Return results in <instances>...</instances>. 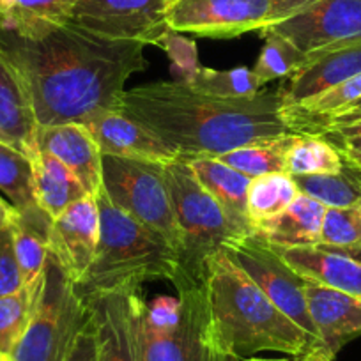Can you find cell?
I'll list each match as a JSON object with an SVG mask.
<instances>
[{
	"instance_id": "cell-31",
	"label": "cell",
	"mask_w": 361,
	"mask_h": 361,
	"mask_svg": "<svg viewBox=\"0 0 361 361\" xmlns=\"http://www.w3.org/2000/svg\"><path fill=\"white\" fill-rule=\"evenodd\" d=\"M39 286L41 282L36 286H23L18 293L0 298V356H11L25 333Z\"/></svg>"
},
{
	"instance_id": "cell-13",
	"label": "cell",
	"mask_w": 361,
	"mask_h": 361,
	"mask_svg": "<svg viewBox=\"0 0 361 361\" xmlns=\"http://www.w3.org/2000/svg\"><path fill=\"white\" fill-rule=\"evenodd\" d=\"M94 324L98 361H145L140 286H126L87 300Z\"/></svg>"
},
{
	"instance_id": "cell-23",
	"label": "cell",
	"mask_w": 361,
	"mask_h": 361,
	"mask_svg": "<svg viewBox=\"0 0 361 361\" xmlns=\"http://www.w3.org/2000/svg\"><path fill=\"white\" fill-rule=\"evenodd\" d=\"M34 183L37 204L51 220L69 206L90 197L75 173L50 152L39 151L34 161Z\"/></svg>"
},
{
	"instance_id": "cell-2",
	"label": "cell",
	"mask_w": 361,
	"mask_h": 361,
	"mask_svg": "<svg viewBox=\"0 0 361 361\" xmlns=\"http://www.w3.org/2000/svg\"><path fill=\"white\" fill-rule=\"evenodd\" d=\"M117 112L161 138L179 159L218 158L232 149L294 133L282 90L248 98H216L185 82H154L124 90Z\"/></svg>"
},
{
	"instance_id": "cell-15",
	"label": "cell",
	"mask_w": 361,
	"mask_h": 361,
	"mask_svg": "<svg viewBox=\"0 0 361 361\" xmlns=\"http://www.w3.org/2000/svg\"><path fill=\"white\" fill-rule=\"evenodd\" d=\"M305 296L326 361H333L345 343L361 335V298L308 280Z\"/></svg>"
},
{
	"instance_id": "cell-29",
	"label": "cell",
	"mask_w": 361,
	"mask_h": 361,
	"mask_svg": "<svg viewBox=\"0 0 361 361\" xmlns=\"http://www.w3.org/2000/svg\"><path fill=\"white\" fill-rule=\"evenodd\" d=\"M296 133H286L267 140L253 142L243 147L232 149L218 156L220 161L245 173L250 179L267 176V173L286 172V158ZM287 173V172H286Z\"/></svg>"
},
{
	"instance_id": "cell-33",
	"label": "cell",
	"mask_w": 361,
	"mask_h": 361,
	"mask_svg": "<svg viewBox=\"0 0 361 361\" xmlns=\"http://www.w3.org/2000/svg\"><path fill=\"white\" fill-rule=\"evenodd\" d=\"M188 85L216 98H248L262 90V83L259 82L253 69L246 68H234L228 71L200 68Z\"/></svg>"
},
{
	"instance_id": "cell-6",
	"label": "cell",
	"mask_w": 361,
	"mask_h": 361,
	"mask_svg": "<svg viewBox=\"0 0 361 361\" xmlns=\"http://www.w3.org/2000/svg\"><path fill=\"white\" fill-rule=\"evenodd\" d=\"M89 319V303L80 296L75 282L55 257L48 253L29 326L9 360L66 361Z\"/></svg>"
},
{
	"instance_id": "cell-18",
	"label": "cell",
	"mask_w": 361,
	"mask_h": 361,
	"mask_svg": "<svg viewBox=\"0 0 361 361\" xmlns=\"http://www.w3.org/2000/svg\"><path fill=\"white\" fill-rule=\"evenodd\" d=\"M361 73V43L324 54L307 55V62L289 78V83L280 87L283 106L322 94L338 83L347 82Z\"/></svg>"
},
{
	"instance_id": "cell-5",
	"label": "cell",
	"mask_w": 361,
	"mask_h": 361,
	"mask_svg": "<svg viewBox=\"0 0 361 361\" xmlns=\"http://www.w3.org/2000/svg\"><path fill=\"white\" fill-rule=\"evenodd\" d=\"M165 180L179 228V269L173 287L179 283H204L207 262L227 243L243 234L195 177L190 165L176 159L165 165Z\"/></svg>"
},
{
	"instance_id": "cell-25",
	"label": "cell",
	"mask_w": 361,
	"mask_h": 361,
	"mask_svg": "<svg viewBox=\"0 0 361 361\" xmlns=\"http://www.w3.org/2000/svg\"><path fill=\"white\" fill-rule=\"evenodd\" d=\"M0 195L18 213L43 211L36 199L34 163L13 145L0 140Z\"/></svg>"
},
{
	"instance_id": "cell-9",
	"label": "cell",
	"mask_w": 361,
	"mask_h": 361,
	"mask_svg": "<svg viewBox=\"0 0 361 361\" xmlns=\"http://www.w3.org/2000/svg\"><path fill=\"white\" fill-rule=\"evenodd\" d=\"M176 290L180 310L172 326L154 328L142 315L145 361H235L214 338L204 283H179Z\"/></svg>"
},
{
	"instance_id": "cell-8",
	"label": "cell",
	"mask_w": 361,
	"mask_h": 361,
	"mask_svg": "<svg viewBox=\"0 0 361 361\" xmlns=\"http://www.w3.org/2000/svg\"><path fill=\"white\" fill-rule=\"evenodd\" d=\"M102 188L110 202L179 252V228L165 180V165L103 154Z\"/></svg>"
},
{
	"instance_id": "cell-1",
	"label": "cell",
	"mask_w": 361,
	"mask_h": 361,
	"mask_svg": "<svg viewBox=\"0 0 361 361\" xmlns=\"http://www.w3.org/2000/svg\"><path fill=\"white\" fill-rule=\"evenodd\" d=\"M144 44L110 41L69 22L37 32L0 25V51L29 96L37 128L117 112L124 85L147 68Z\"/></svg>"
},
{
	"instance_id": "cell-28",
	"label": "cell",
	"mask_w": 361,
	"mask_h": 361,
	"mask_svg": "<svg viewBox=\"0 0 361 361\" xmlns=\"http://www.w3.org/2000/svg\"><path fill=\"white\" fill-rule=\"evenodd\" d=\"M76 0H0V25L16 32H37L69 18Z\"/></svg>"
},
{
	"instance_id": "cell-32",
	"label": "cell",
	"mask_w": 361,
	"mask_h": 361,
	"mask_svg": "<svg viewBox=\"0 0 361 361\" xmlns=\"http://www.w3.org/2000/svg\"><path fill=\"white\" fill-rule=\"evenodd\" d=\"M260 34L264 36L266 43L253 66V73L262 83V87L273 80L290 78L307 62V55L301 54L286 37L279 36L269 29L262 30Z\"/></svg>"
},
{
	"instance_id": "cell-24",
	"label": "cell",
	"mask_w": 361,
	"mask_h": 361,
	"mask_svg": "<svg viewBox=\"0 0 361 361\" xmlns=\"http://www.w3.org/2000/svg\"><path fill=\"white\" fill-rule=\"evenodd\" d=\"M51 218L44 211L34 214H22L16 211L11 221L13 243L25 286L41 282L48 259V231Z\"/></svg>"
},
{
	"instance_id": "cell-46",
	"label": "cell",
	"mask_w": 361,
	"mask_h": 361,
	"mask_svg": "<svg viewBox=\"0 0 361 361\" xmlns=\"http://www.w3.org/2000/svg\"><path fill=\"white\" fill-rule=\"evenodd\" d=\"M6 361H11V360H9V357H6Z\"/></svg>"
},
{
	"instance_id": "cell-43",
	"label": "cell",
	"mask_w": 361,
	"mask_h": 361,
	"mask_svg": "<svg viewBox=\"0 0 361 361\" xmlns=\"http://www.w3.org/2000/svg\"><path fill=\"white\" fill-rule=\"evenodd\" d=\"M241 361H286V360H260V357H246V360Z\"/></svg>"
},
{
	"instance_id": "cell-37",
	"label": "cell",
	"mask_w": 361,
	"mask_h": 361,
	"mask_svg": "<svg viewBox=\"0 0 361 361\" xmlns=\"http://www.w3.org/2000/svg\"><path fill=\"white\" fill-rule=\"evenodd\" d=\"M66 361H98V345H96V333L94 324H92V317L89 319V322L78 333Z\"/></svg>"
},
{
	"instance_id": "cell-10",
	"label": "cell",
	"mask_w": 361,
	"mask_h": 361,
	"mask_svg": "<svg viewBox=\"0 0 361 361\" xmlns=\"http://www.w3.org/2000/svg\"><path fill=\"white\" fill-rule=\"evenodd\" d=\"M221 252L241 267L243 273L266 294L271 303L319 342L305 296L307 280L283 260L275 246L255 234H248L227 243Z\"/></svg>"
},
{
	"instance_id": "cell-45",
	"label": "cell",
	"mask_w": 361,
	"mask_h": 361,
	"mask_svg": "<svg viewBox=\"0 0 361 361\" xmlns=\"http://www.w3.org/2000/svg\"><path fill=\"white\" fill-rule=\"evenodd\" d=\"M0 361H6V357H4V356H0Z\"/></svg>"
},
{
	"instance_id": "cell-34",
	"label": "cell",
	"mask_w": 361,
	"mask_h": 361,
	"mask_svg": "<svg viewBox=\"0 0 361 361\" xmlns=\"http://www.w3.org/2000/svg\"><path fill=\"white\" fill-rule=\"evenodd\" d=\"M328 246H357L361 245V209L328 207L322 221L321 243Z\"/></svg>"
},
{
	"instance_id": "cell-39",
	"label": "cell",
	"mask_w": 361,
	"mask_h": 361,
	"mask_svg": "<svg viewBox=\"0 0 361 361\" xmlns=\"http://www.w3.org/2000/svg\"><path fill=\"white\" fill-rule=\"evenodd\" d=\"M361 119V98L357 99V102H354L353 105L347 106L343 112H340L338 116L331 117V119L328 121V123L322 126V130L319 131V133H322L324 130H329V128H336V126H345V124H350V123H356V121ZM317 133V135H319Z\"/></svg>"
},
{
	"instance_id": "cell-40",
	"label": "cell",
	"mask_w": 361,
	"mask_h": 361,
	"mask_svg": "<svg viewBox=\"0 0 361 361\" xmlns=\"http://www.w3.org/2000/svg\"><path fill=\"white\" fill-rule=\"evenodd\" d=\"M319 135H333V137H340V138L361 137V119L356 121V123L345 124V126L329 128V130H324L322 133H319Z\"/></svg>"
},
{
	"instance_id": "cell-48",
	"label": "cell",
	"mask_w": 361,
	"mask_h": 361,
	"mask_svg": "<svg viewBox=\"0 0 361 361\" xmlns=\"http://www.w3.org/2000/svg\"><path fill=\"white\" fill-rule=\"evenodd\" d=\"M0 140H2V137H0ZM2 142H4V140H2Z\"/></svg>"
},
{
	"instance_id": "cell-14",
	"label": "cell",
	"mask_w": 361,
	"mask_h": 361,
	"mask_svg": "<svg viewBox=\"0 0 361 361\" xmlns=\"http://www.w3.org/2000/svg\"><path fill=\"white\" fill-rule=\"evenodd\" d=\"M98 243L99 209L92 195L69 206L51 220L48 250L75 283L94 260Z\"/></svg>"
},
{
	"instance_id": "cell-11",
	"label": "cell",
	"mask_w": 361,
	"mask_h": 361,
	"mask_svg": "<svg viewBox=\"0 0 361 361\" xmlns=\"http://www.w3.org/2000/svg\"><path fill=\"white\" fill-rule=\"evenodd\" d=\"M166 0H76L68 22L110 41L154 44L169 32Z\"/></svg>"
},
{
	"instance_id": "cell-12",
	"label": "cell",
	"mask_w": 361,
	"mask_h": 361,
	"mask_svg": "<svg viewBox=\"0 0 361 361\" xmlns=\"http://www.w3.org/2000/svg\"><path fill=\"white\" fill-rule=\"evenodd\" d=\"M269 30L286 37L305 55L360 44L361 0H315Z\"/></svg>"
},
{
	"instance_id": "cell-44",
	"label": "cell",
	"mask_w": 361,
	"mask_h": 361,
	"mask_svg": "<svg viewBox=\"0 0 361 361\" xmlns=\"http://www.w3.org/2000/svg\"><path fill=\"white\" fill-rule=\"evenodd\" d=\"M300 361H314V360H310V357H301Z\"/></svg>"
},
{
	"instance_id": "cell-36",
	"label": "cell",
	"mask_w": 361,
	"mask_h": 361,
	"mask_svg": "<svg viewBox=\"0 0 361 361\" xmlns=\"http://www.w3.org/2000/svg\"><path fill=\"white\" fill-rule=\"evenodd\" d=\"M25 286L15 253L11 227L0 231V298L18 293Z\"/></svg>"
},
{
	"instance_id": "cell-3",
	"label": "cell",
	"mask_w": 361,
	"mask_h": 361,
	"mask_svg": "<svg viewBox=\"0 0 361 361\" xmlns=\"http://www.w3.org/2000/svg\"><path fill=\"white\" fill-rule=\"evenodd\" d=\"M204 290L214 338L232 360L275 350L326 361L321 343L271 303L224 252L207 262Z\"/></svg>"
},
{
	"instance_id": "cell-27",
	"label": "cell",
	"mask_w": 361,
	"mask_h": 361,
	"mask_svg": "<svg viewBox=\"0 0 361 361\" xmlns=\"http://www.w3.org/2000/svg\"><path fill=\"white\" fill-rule=\"evenodd\" d=\"M300 195L293 177L286 172L267 173L250 180L246 195V216L253 227L279 216Z\"/></svg>"
},
{
	"instance_id": "cell-7",
	"label": "cell",
	"mask_w": 361,
	"mask_h": 361,
	"mask_svg": "<svg viewBox=\"0 0 361 361\" xmlns=\"http://www.w3.org/2000/svg\"><path fill=\"white\" fill-rule=\"evenodd\" d=\"M312 2L315 0H166L165 18L176 32L231 39L286 22Z\"/></svg>"
},
{
	"instance_id": "cell-41",
	"label": "cell",
	"mask_w": 361,
	"mask_h": 361,
	"mask_svg": "<svg viewBox=\"0 0 361 361\" xmlns=\"http://www.w3.org/2000/svg\"><path fill=\"white\" fill-rule=\"evenodd\" d=\"M16 209L4 199V197L0 195V231H4L6 227H9L15 218Z\"/></svg>"
},
{
	"instance_id": "cell-21",
	"label": "cell",
	"mask_w": 361,
	"mask_h": 361,
	"mask_svg": "<svg viewBox=\"0 0 361 361\" xmlns=\"http://www.w3.org/2000/svg\"><path fill=\"white\" fill-rule=\"evenodd\" d=\"M326 209L321 202L300 193L283 213L253 227L252 234L275 248L315 246L321 243Z\"/></svg>"
},
{
	"instance_id": "cell-42",
	"label": "cell",
	"mask_w": 361,
	"mask_h": 361,
	"mask_svg": "<svg viewBox=\"0 0 361 361\" xmlns=\"http://www.w3.org/2000/svg\"><path fill=\"white\" fill-rule=\"evenodd\" d=\"M317 246H322V248H326V250H331V252L342 253V255L349 257V259L356 260V262L361 264V245H357V246H328V245H317Z\"/></svg>"
},
{
	"instance_id": "cell-22",
	"label": "cell",
	"mask_w": 361,
	"mask_h": 361,
	"mask_svg": "<svg viewBox=\"0 0 361 361\" xmlns=\"http://www.w3.org/2000/svg\"><path fill=\"white\" fill-rule=\"evenodd\" d=\"M190 165L200 185L220 204L228 220L243 232L252 234V225L246 216V195L250 177L225 165L218 158H188L183 159Z\"/></svg>"
},
{
	"instance_id": "cell-20",
	"label": "cell",
	"mask_w": 361,
	"mask_h": 361,
	"mask_svg": "<svg viewBox=\"0 0 361 361\" xmlns=\"http://www.w3.org/2000/svg\"><path fill=\"white\" fill-rule=\"evenodd\" d=\"M276 250L308 282L361 298V264L356 260L317 245Z\"/></svg>"
},
{
	"instance_id": "cell-47",
	"label": "cell",
	"mask_w": 361,
	"mask_h": 361,
	"mask_svg": "<svg viewBox=\"0 0 361 361\" xmlns=\"http://www.w3.org/2000/svg\"><path fill=\"white\" fill-rule=\"evenodd\" d=\"M357 207H360V209H361V204H360V206H357Z\"/></svg>"
},
{
	"instance_id": "cell-30",
	"label": "cell",
	"mask_w": 361,
	"mask_h": 361,
	"mask_svg": "<svg viewBox=\"0 0 361 361\" xmlns=\"http://www.w3.org/2000/svg\"><path fill=\"white\" fill-rule=\"evenodd\" d=\"M343 165L342 154L331 142L308 133H296L286 158V172L289 176L336 173Z\"/></svg>"
},
{
	"instance_id": "cell-4",
	"label": "cell",
	"mask_w": 361,
	"mask_h": 361,
	"mask_svg": "<svg viewBox=\"0 0 361 361\" xmlns=\"http://www.w3.org/2000/svg\"><path fill=\"white\" fill-rule=\"evenodd\" d=\"M99 209V243L85 275L76 282L83 300L151 280L173 283L179 269L177 252L158 234L117 209L105 190L96 193Z\"/></svg>"
},
{
	"instance_id": "cell-35",
	"label": "cell",
	"mask_w": 361,
	"mask_h": 361,
	"mask_svg": "<svg viewBox=\"0 0 361 361\" xmlns=\"http://www.w3.org/2000/svg\"><path fill=\"white\" fill-rule=\"evenodd\" d=\"M158 47L166 51L172 64L180 73V82L188 83L199 73V69L202 68L199 62V55H197L195 41L186 39L180 32L170 29L163 36V39L159 41Z\"/></svg>"
},
{
	"instance_id": "cell-16",
	"label": "cell",
	"mask_w": 361,
	"mask_h": 361,
	"mask_svg": "<svg viewBox=\"0 0 361 361\" xmlns=\"http://www.w3.org/2000/svg\"><path fill=\"white\" fill-rule=\"evenodd\" d=\"M83 126L92 135L103 154L161 165L179 159L161 138L121 112L99 114L83 123Z\"/></svg>"
},
{
	"instance_id": "cell-26",
	"label": "cell",
	"mask_w": 361,
	"mask_h": 361,
	"mask_svg": "<svg viewBox=\"0 0 361 361\" xmlns=\"http://www.w3.org/2000/svg\"><path fill=\"white\" fill-rule=\"evenodd\" d=\"M301 195L317 200L326 207L345 209L361 204V172L350 165L336 173L290 176Z\"/></svg>"
},
{
	"instance_id": "cell-38",
	"label": "cell",
	"mask_w": 361,
	"mask_h": 361,
	"mask_svg": "<svg viewBox=\"0 0 361 361\" xmlns=\"http://www.w3.org/2000/svg\"><path fill=\"white\" fill-rule=\"evenodd\" d=\"M319 137L331 142V144L336 147V151L342 154L343 161L361 172V137L340 138V137H333V135H319Z\"/></svg>"
},
{
	"instance_id": "cell-17",
	"label": "cell",
	"mask_w": 361,
	"mask_h": 361,
	"mask_svg": "<svg viewBox=\"0 0 361 361\" xmlns=\"http://www.w3.org/2000/svg\"><path fill=\"white\" fill-rule=\"evenodd\" d=\"M37 147L61 159L85 186L89 195L96 197L102 190L103 152L83 124L37 128Z\"/></svg>"
},
{
	"instance_id": "cell-19",
	"label": "cell",
	"mask_w": 361,
	"mask_h": 361,
	"mask_svg": "<svg viewBox=\"0 0 361 361\" xmlns=\"http://www.w3.org/2000/svg\"><path fill=\"white\" fill-rule=\"evenodd\" d=\"M0 137L36 161L37 123L18 73L0 51Z\"/></svg>"
}]
</instances>
